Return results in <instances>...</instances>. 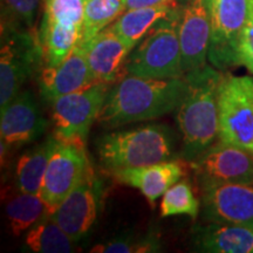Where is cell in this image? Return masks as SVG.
I'll return each mask as SVG.
<instances>
[{
	"instance_id": "6da1fadb",
	"label": "cell",
	"mask_w": 253,
	"mask_h": 253,
	"mask_svg": "<svg viewBox=\"0 0 253 253\" xmlns=\"http://www.w3.org/2000/svg\"><path fill=\"white\" fill-rule=\"evenodd\" d=\"M186 91L185 75L173 79L126 75L109 89L97 121L114 128L157 119L178 108Z\"/></svg>"
},
{
	"instance_id": "44dd1931",
	"label": "cell",
	"mask_w": 253,
	"mask_h": 253,
	"mask_svg": "<svg viewBox=\"0 0 253 253\" xmlns=\"http://www.w3.org/2000/svg\"><path fill=\"white\" fill-rule=\"evenodd\" d=\"M58 140L52 136L42 144L32 148L19 158L15 168L18 190L40 195L49 158Z\"/></svg>"
},
{
	"instance_id": "484cf974",
	"label": "cell",
	"mask_w": 253,
	"mask_h": 253,
	"mask_svg": "<svg viewBox=\"0 0 253 253\" xmlns=\"http://www.w3.org/2000/svg\"><path fill=\"white\" fill-rule=\"evenodd\" d=\"M156 251V245L149 240L144 242H132L131 239L126 240H114L94 246L90 250L91 253H143Z\"/></svg>"
},
{
	"instance_id": "f1b7e54d",
	"label": "cell",
	"mask_w": 253,
	"mask_h": 253,
	"mask_svg": "<svg viewBox=\"0 0 253 253\" xmlns=\"http://www.w3.org/2000/svg\"><path fill=\"white\" fill-rule=\"evenodd\" d=\"M175 1L176 0H126V9L153 7V6L171 4Z\"/></svg>"
},
{
	"instance_id": "4316f807",
	"label": "cell",
	"mask_w": 253,
	"mask_h": 253,
	"mask_svg": "<svg viewBox=\"0 0 253 253\" xmlns=\"http://www.w3.org/2000/svg\"><path fill=\"white\" fill-rule=\"evenodd\" d=\"M6 7L25 26H33L40 0H4Z\"/></svg>"
},
{
	"instance_id": "8fae6325",
	"label": "cell",
	"mask_w": 253,
	"mask_h": 253,
	"mask_svg": "<svg viewBox=\"0 0 253 253\" xmlns=\"http://www.w3.org/2000/svg\"><path fill=\"white\" fill-rule=\"evenodd\" d=\"M177 30L184 74L207 65L211 39L209 0H184L177 7Z\"/></svg>"
},
{
	"instance_id": "83f0119b",
	"label": "cell",
	"mask_w": 253,
	"mask_h": 253,
	"mask_svg": "<svg viewBox=\"0 0 253 253\" xmlns=\"http://www.w3.org/2000/svg\"><path fill=\"white\" fill-rule=\"evenodd\" d=\"M238 58L239 65L245 66L253 74V14L240 37Z\"/></svg>"
},
{
	"instance_id": "5bb4252c",
	"label": "cell",
	"mask_w": 253,
	"mask_h": 253,
	"mask_svg": "<svg viewBox=\"0 0 253 253\" xmlns=\"http://www.w3.org/2000/svg\"><path fill=\"white\" fill-rule=\"evenodd\" d=\"M97 192L93 169L61 202L50 216L75 243L89 231L96 219Z\"/></svg>"
},
{
	"instance_id": "9a60e30c",
	"label": "cell",
	"mask_w": 253,
	"mask_h": 253,
	"mask_svg": "<svg viewBox=\"0 0 253 253\" xmlns=\"http://www.w3.org/2000/svg\"><path fill=\"white\" fill-rule=\"evenodd\" d=\"M96 84L87 62L86 48L78 43L71 54L54 67H43L39 78L40 95L53 103L60 96Z\"/></svg>"
},
{
	"instance_id": "8992f818",
	"label": "cell",
	"mask_w": 253,
	"mask_h": 253,
	"mask_svg": "<svg viewBox=\"0 0 253 253\" xmlns=\"http://www.w3.org/2000/svg\"><path fill=\"white\" fill-rule=\"evenodd\" d=\"M211 39L208 60L219 71L239 65L240 37L253 14V0H209Z\"/></svg>"
},
{
	"instance_id": "ba28073f",
	"label": "cell",
	"mask_w": 253,
	"mask_h": 253,
	"mask_svg": "<svg viewBox=\"0 0 253 253\" xmlns=\"http://www.w3.org/2000/svg\"><path fill=\"white\" fill-rule=\"evenodd\" d=\"M84 12V0H50L47 2L41 28L45 67L60 65L78 45Z\"/></svg>"
},
{
	"instance_id": "3957f363",
	"label": "cell",
	"mask_w": 253,
	"mask_h": 253,
	"mask_svg": "<svg viewBox=\"0 0 253 253\" xmlns=\"http://www.w3.org/2000/svg\"><path fill=\"white\" fill-rule=\"evenodd\" d=\"M96 148L101 164L110 172L169 161L175 143L169 128L149 125L104 134Z\"/></svg>"
},
{
	"instance_id": "9c48e42d",
	"label": "cell",
	"mask_w": 253,
	"mask_h": 253,
	"mask_svg": "<svg viewBox=\"0 0 253 253\" xmlns=\"http://www.w3.org/2000/svg\"><path fill=\"white\" fill-rule=\"evenodd\" d=\"M91 170L86 143L58 140L49 158L40 196L52 214Z\"/></svg>"
},
{
	"instance_id": "d6986e66",
	"label": "cell",
	"mask_w": 253,
	"mask_h": 253,
	"mask_svg": "<svg viewBox=\"0 0 253 253\" xmlns=\"http://www.w3.org/2000/svg\"><path fill=\"white\" fill-rule=\"evenodd\" d=\"M196 251L211 253H253V229L233 224L209 223L194 231Z\"/></svg>"
},
{
	"instance_id": "277c9868",
	"label": "cell",
	"mask_w": 253,
	"mask_h": 253,
	"mask_svg": "<svg viewBox=\"0 0 253 253\" xmlns=\"http://www.w3.org/2000/svg\"><path fill=\"white\" fill-rule=\"evenodd\" d=\"M126 75L149 79L184 77L176 11L157 24L129 53Z\"/></svg>"
},
{
	"instance_id": "603a6c76",
	"label": "cell",
	"mask_w": 253,
	"mask_h": 253,
	"mask_svg": "<svg viewBox=\"0 0 253 253\" xmlns=\"http://www.w3.org/2000/svg\"><path fill=\"white\" fill-rule=\"evenodd\" d=\"M74 243L50 213L32 226L26 236V245L38 253H69L73 252Z\"/></svg>"
},
{
	"instance_id": "7c38bea8",
	"label": "cell",
	"mask_w": 253,
	"mask_h": 253,
	"mask_svg": "<svg viewBox=\"0 0 253 253\" xmlns=\"http://www.w3.org/2000/svg\"><path fill=\"white\" fill-rule=\"evenodd\" d=\"M42 47L26 33L2 34L0 49V108H5L17 96L33 71Z\"/></svg>"
},
{
	"instance_id": "ac0fdd59",
	"label": "cell",
	"mask_w": 253,
	"mask_h": 253,
	"mask_svg": "<svg viewBox=\"0 0 253 253\" xmlns=\"http://www.w3.org/2000/svg\"><path fill=\"white\" fill-rule=\"evenodd\" d=\"M110 175L122 184L140 190L154 205L157 198L182 178L184 169L177 161H164L151 166L113 170Z\"/></svg>"
},
{
	"instance_id": "7402d4cb",
	"label": "cell",
	"mask_w": 253,
	"mask_h": 253,
	"mask_svg": "<svg viewBox=\"0 0 253 253\" xmlns=\"http://www.w3.org/2000/svg\"><path fill=\"white\" fill-rule=\"evenodd\" d=\"M5 210L12 232L15 236H20L24 231L36 225L49 213L48 208L40 195L20 190L8 196Z\"/></svg>"
},
{
	"instance_id": "52a82bcc",
	"label": "cell",
	"mask_w": 253,
	"mask_h": 253,
	"mask_svg": "<svg viewBox=\"0 0 253 253\" xmlns=\"http://www.w3.org/2000/svg\"><path fill=\"white\" fill-rule=\"evenodd\" d=\"M108 93V84L96 82L56 99L53 102V125L56 140L86 143L90 126L99 118Z\"/></svg>"
},
{
	"instance_id": "cb8c5ba5",
	"label": "cell",
	"mask_w": 253,
	"mask_h": 253,
	"mask_svg": "<svg viewBox=\"0 0 253 253\" xmlns=\"http://www.w3.org/2000/svg\"><path fill=\"white\" fill-rule=\"evenodd\" d=\"M126 11V0H84L80 40L84 45L106 30Z\"/></svg>"
},
{
	"instance_id": "4fadbf2b",
	"label": "cell",
	"mask_w": 253,
	"mask_h": 253,
	"mask_svg": "<svg viewBox=\"0 0 253 253\" xmlns=\"http://www.w3.org/2000/svg\"><path fill=\"white\" fill-rule=\"evenodd\" d=\"M201 192L203 217L209 223L253 229V182L205 186Z\"/></svg>"
},
{
	"instance_id": "5b68a950",
	"label": "cell",
	"mask_w": 253,
	"mask_h": 253,
	"mask_svg": "<svg viewBox=\"0 0 253 253\" xmlns=\"http://www.w3.org/2000/svg\"><path fill=\"white\" fill-rule=\"evenodd\" d=\"M218 141L253 154V78L223 73L218 91Z\"/></svg>"
},
{
	"instance_id": "e0dca14e",
	"label": "cell",
	"mask_w": 253,
	"mask_h": 253,
	"mask_svg": "<svg viewBox=\"0 0 253 253\" xmlns=\"http://www.w3.org/2000/svg\"><path fill=\"white\" fill-rule=\"evenodd\" d=\"M82 46L95 82L110 84L125 77V63L131 48L112 30L107 27Z\"/></svg>"
},
{
	"instance_id": "7a4b0ae2",
	"label": "cell",
	"mask_w": 253,
	"mask_h": 253,
	"mask_svg": "<svg viewBox=\"0 0 253 253\" xmlns=\"http://www.w3.org/2000/svg\"><path fill=\"white\" fill-rule=\"evenodd\" d=\"M188 91L177 108L183 157L194 162L218 141V91L223 73L213 66L186 73Z\"/></svg>"
},
{
	"instance_id": "2e32d148",
	"label": "cell",
	"mask_w": 253,
	"mask_h": 253,
	"mask_svg": "<svg viewBox=\"0 0 253 253\" xmlns=\"http://www.w3.org/2000/svg\"><path fill=\"white\" fill-rule=\"evenodd\" d=\"M1 110V142L20 145L37 140L46 130L47 121L30 91H21Z\"/></svg>"
},
{
	"instance_id": "ffe728a7",
	"label": "cell",
	"mask_w": 253,
	"mask_h": 253,
	"mask_svg": "<svg viewBox=\"0 0 253 253\" xmlns=\"http://www.w3.org/2000/svg\"><path fill=\"white\" fill-rule=\"evenodd\" d=\"M176 7L175 2H171L153 7L126 9L108 28L118 34L132 50L157 24L170 17Z\"/></svg>"
},
{
	"instance_id": "30bf717a",
	"label": "cell",
	"mask_w": 253,
	"mask_h": 253,
	"mask_svg": "<svg viewBox=\"0 0 253 253\" xmlns=\"http://www.w3.org/2000/svg\"><path fill=\"white\" fill-rule=\"evenodd\" d=\"M199 188L253 182V154L217 141L192 162Z\"/></svg>"
},
{
	"instance_id": "d4e9b609",
	"label": "cell",
	"mask_w": 253,
	"mask_h": 253,
	"mask_svg": "<svg viewBox=\"0 0 253 253\" xmlns=\"http://www.w3.org/2000/svg\"><path fill=\"white\" fill-rule=\"evenodd\" d=\"M199 212V201L196 198L190 183L178 181L170 186L161 202V216L169 217L176 214H188L196 218Z\"/></svg>"
},
{
	"instance_id": "f546056e",
	"label": "cell",
	"mask_w": 253,
	"mask_h": 253,
	"mask_svg": "<svg viewBox=\"0 0 253 253\" xmlns=\"http://www.w3.org/2000/svg\"><path fill=\"white\" fill-rule=\"evenodd\" d=\"M46 1H48V0H46Z\"/></svg>"
}]
</instances>
